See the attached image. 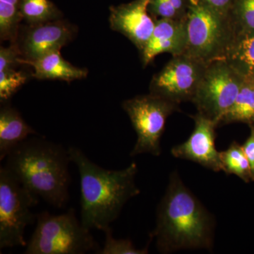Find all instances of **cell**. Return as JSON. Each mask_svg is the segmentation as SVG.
Masks as SVG:
<instances>
[{"label":"cell","instance_id":"23","mask_svg":"<svg viewBox=\"0 0 254 254\" xmlns=\"http://www.w3.org/2000/svg\"><path fill=\"white\" fill-rule=\"evenodd\" d=\"M105 242L98 254H146L148 253L149 244L143 249H137L129 240H118L113 237L111 227L103 231Z\"/></svg>","mask_w":254,"mask_h":254},{"label":"cell","instance_id":"7","mask_svg":"<svg viewBox=\"0 0 254 254\" xmlns=\"http://www.w3.org/2000/svg\"><path fill=\"white\" fill-rule=\"evenodd\" d=\"M122 106L137 135L136 144L130 155L150 153L159 156L167 120L178 109V105L149 93L125 100Z\"/></svg>","mask_w":254,"mask_h":254},{"label":"cell","instance_id":"2","mask_svg":"<svg viewBox=\"0 0 254 254\" xmlns=\"http://www.w3.org/2000/svg\"><path fill=\"white\" fill-rule=\"evenodd\" d=\"M68 150L80 175L82 224L88 230L103 232L118 218L127 201L139 195L136 185L138 167L131 163L123 170H106L77 147Z\"/></svg>","mask_w":254,"mask_h":254},{"label":"cell","instance_id":"4","mask_svg":"<svg viewBox=\"0 0 254 254\" xmlns=\"http://www.w3.org/2000/svg\"><path fill=\"white\" fill-rule=\"evenodd\" d=\"M185 21L187 46L184 54L206 64L225 60L237 37L230 14L190 2Z\"/></svg>","mask_w":254,"mask_h":254},{"label":"cell","instance_id":"24","mask_svg":"<svg viewBox=\"0 0 254 254\" xmlns=\"http://www.w3.org/2000/svg\"><path fill=\"white\" fill-rule=\"evenodd\" d=\"M27 74L15 68L0 71V100L6 103L27 81Z\"/></svg>","mask_w":254,"mask_h":254},{"label":"cell","instance_id":"21","mask_svg":"<svg viewBox=\"0 0 254 254\" xmlns=\"http://www.w3.org/2000/svg\"><path fill=\"white\" fill-rule=\"evenodd\" d=\"M190 0H150L148 11L154 21L163 18L185 19Z\"/></svg>","mask_w":254,"mask_h":254},{"label":"cell","instance_id":"18","mask_svg":"<svg viewBox=\"0 0 254 254\" xmlns=\"http://www.w3.org/2000/svg\"><path fill=\"white\" fill-rule=\"evenodd\" d=\"M20 11L26 24L49 22L61 19L63 14L50 0H21Z\"/></svg>","mask_w":254,"mask_h":254},{"label":"cell","instance_id":"15","mask_svg":"<svg viewBox=\"0 0 254 254\" xmlns=\"http://www.w3.org/2000/svg\"><path fill=\"white\" fill-rule=\"evenodd\" d=\"M32 135L38 133L26 123L17 110L4 103L0 109V160L6 159Z\"/></svg>","mask_w":254,"mask_h":254},{"label":"cell","instance_id":"19","mask_svg":"<svg viewBox=\"0 0 254 254\" xmlns=\"http://www.w3.org/2000/svg\"><path fill=\"white\" fill-rule=\"evenodd\" d=\"M21 0H0V39L15 43L17 41L20 23Z\"/></svg>","mask_w":254,"mask_h":254},{"label":"cell","instance_id":"6","mask_svg":"<svg viewBox=\"0 0 254 254\" xmlns=\"http://www.w3.org/2000/svg\"><path fill=\"white\" fill-rule=\"evenodd\" d=\"M38 199L9 170L0 168V250L26 247L25 230L36 220L31 208Z\"/></svg>","mask_w":254,"mask_h":254},{"label":"cell","instance_id":"8","mask_svg":"<svg viewBox=\"0 0 254 254\" xmlns=\"http://www.w3.org/2000/svg\"><path fill=\"white\" fill-rule=\"evenodd\" d=\"M245 76L225 60L208 63L191 102L198 113L219 123L231 108Z\"/></svg>","mask_w":254,"mask_h":254},{"label":"cell","instance_id":"3","mask_svg":"<svg viewBox=\"0 0 254 254\" xmlns=\"http://www.w3.org/2000/svg\"><path fill=\"white\" fill-rule=\"evenodd\" d=\"M68 150L43 138H28L6 158L4 168L25 188L56 208L69 200Z\"/></svg>","mask_w":254,"mask_h":254},{"label":"cell","instance_id":"13","mask_svg":"<svg viewBox=\"0 0 254 254\" xmlns=\"http://www.w3.org/2000/svg\"><path fill=\"white\" fill-rule=\"evenodd\" d=\"M186 46L185 19L156 20L151 36L141 52L143 67L149 64L155 57L163 53H170L173 56L184 54Z\"/></svg>","mask_w":254,"mask_h":254},{"label":"cell","instance_id":"25","mask_svg":"<svg viewBox=\"0 0 254 254\" xmlns=\"http://www.w3.org/2000/svg\"><path fill=\"white\" fill-rule=\"evenodd\" d=\"M21 58V51L17 43H11L7 48L1 46L0 48V71L16 68L20 64L18 60Z\"/></svg>","mask_w":254,"mask_h":254},{"label":"cell","instance_id":"1","mask_svg":"<svg viewBox=\"0 0 254 254\" xmlns=\"http://www.w3.org/2000/svg\"><path fill=\"white\" fill-rule=\"evenodd\" d=\"M215 226L213 215L184 184L179 173L173 172L157 208L156 226L150 235L155 239L158 252L212 251Z\"/></svg>","mask_w":254,"mask_h":254},{"label":"cell","instance_id":"27","mask_svg":"<svg viewBox=\"0 0 254 254\" xmlns=\"http://www.w3.org/2000/svg\"><path fill=\"white\" fill-rule=\"evenodd\" d=\"M250 134L242 145L246 156L250 163L252 181H254V125H251Z\"/></svg>","mask_w":254,"mask_h":254},{"label":"cell","instance_id":"5","mask_svg":"<svg viewBox=\"0 0 254 254\" xmlns=\"http://www.w3.org/2000/svg\"><path fill=\"white\" fill-rule=\"evenodd\" d=\"M26 247V254H98L101 249L73 208L60 215L37 214L36 227Z\"/></svg>","mask_w":254,"mask_h":254},{"label":"cell","instance_id":"11","mask_svg":"<svg viewBox=\"0 0 254 254\" xmlns=\"http://www.w3.org/2000/svg\"><path fill=\"white\" fill-rule=\"evenodd\" d=\"M193 119L195 123L193 131L186 141L172 148V155L198 164L215 173L223 171L220 152L215 147V128L218 125L198 113Z\"/></svg>","mask_w":254,"mask_h":254},{"label":"cell","instance_id":"12","mask_svg":"<svg viewBox=\"0 0 254 254\" xmlns=\"http://www.w3.org/2000/svg\"><path fill=\"white\" fill-rule=\"evenodd\" d=\"M150 0H133L110 8V28L122 33L140 53L151 36L155 21L148 11Z\"/></svg>","mask_w":254,"mask_h":254},{"label":"cell","instance_id":"26","mask_svg":"<svg viewBox=\"0 0 254 254\" xmlns=\"http://www.w3.org/2000/svg\"><path fill=\"white\" fill-rule=\"evenodd\" d=\"M235 0H190V2L200 3L223 14H230Z\"/></svg>","mask_w":254,"mask_h":254},{"label":"cell","instance_id":"17","mask_svg":"<svg viewBox=\"0 0 254 254\" xmlns=\"http://www.w3.org/2000/svg\"><path fill=\"white\" fill-rule=\"evenodd\" d=\"M225 60L244 76H254V32L237 36Z\"/></svg>","mask_w":254,"mask_h":254},{"label":"cell","instance_id":"20","mask_svg":"<svg viewBox=\"0 0 254 254\" xmlns=\"http://www.w3.org/2000/svg\"><path fill=\"white\" fill-rule=\"evenodd\" d=\"M220 159L224 173L236 175L246 183L252 181L250 163L240 143L232 142L226 150L220 152Z\"/></svg>","mask_w":254,"mask_h":254},{"label":"cell","instance_id":"14","mask_svg":"<svg viewBox=\"0 0 254 254\" xmlns=\"http://www.w3.org/2000/svg\"><path fill=\"white\" fill-rule=\"evenodd\" d=\"M18 63L20 64L31 66L34 69L33 76L38 79H58L71 82L83 79L88 73L86 68L76 67L64 59L60 50L52 52L36 60H26L21 58Z\"/></svg>","mask_w":254,"mask_h":254},{"label":"cell","instance_id":"22","mask_svg":"<svg viewBox=\"0 0 254 254\" xmlns=\"http://www.w3.org/2000/svg\"><path fill=\"white\" fill-rule=\"evenodd\" d=\"M237 36L254 32V0H235L230 11Z\"/></svg>","mask_w":254,"mask_h":254},{"label":"cell","instance_id":"9","mask_svg":"<svg viewBox=\"0 0 254 254\" xmlns=\"http://www.w3.org/2000/svg\"><path fill=\"white\" fill-rule=\"evenodd\" d=\"M208 64L186 54L173 56L150 83V93L179 105L191 101Z\"/></svg>","mask_w":254,"mask_h":254},{"label":"cell","instance_id":"16","mask_svg":"<svg viewBox=\"0 0 254 254\" xmlns=\"http://www.w3.org/2000/svg\"><path fill=\"white\" fill-rule=\"evenodd\" d=\"M242 123L254 125V76H245L233 105L219 125Z\"/></svg>","mask_w":254,"mask_h":254},{"label":"cell","instance_id":"10","mask_svg":"<svg viewBox=\"0 0 254 254\" xmlns=\"http://www.w3.org/2000/svg\"><path fill=\"white\" fill-rule=\"evenodd\" d=\"M76 34V28L61 18L38 24H26L16 43L21 58L33 60L61 50L72 41Z\"/></svg>","mask_w":254,"mask_h":254}]
</instances>
